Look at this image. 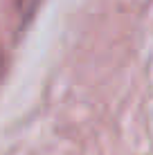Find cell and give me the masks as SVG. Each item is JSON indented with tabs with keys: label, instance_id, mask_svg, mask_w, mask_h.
<instances>
[{
	"label": "cell",
	"instance_id": "2",
	"mask_svg": "<svg viewBox=\"0 0 153 155\" xmlns=\"http://www.w3.org/2000/svg\"><path fill=\"white\" fill-rule=\"evenodd\" d=\"M5 70V54H2V50H0V74H2Z\"/></svg>",
	"mask_w": 153,
	"mask_h": 155
},
{
	"label": "cell",
	"instance_id": "1",
	"mask_svg": "<svg viewBox=\"0 0 153 155\" xmlns=\"http://www.w3.org/2000/svg\"><path fill=\"white\" fill-rule=\"evenodd\" d=\"M36 2H38V0H16V7H18V14L23 16L25 20H27L29 16L34 14V9H36Z\"/></svg>",
	"mask_w": 153,
	"mask_h": 155
}]
</instances>
